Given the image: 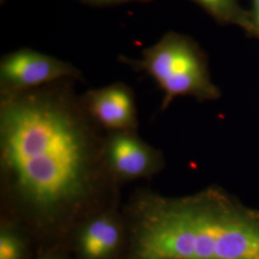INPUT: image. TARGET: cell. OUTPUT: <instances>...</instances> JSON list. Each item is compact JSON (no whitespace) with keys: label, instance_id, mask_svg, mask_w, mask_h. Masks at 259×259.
Instances as JSON below:
<instances>
[{"label":"cell","instance_id":"cell-10","mask_svg":"<svg viewBox=\"0 0 259 259\" xmlns=\"http://www.w3.org/2000/svg\"><path fill=\"white\" fill-rule=\"evenodd\" d=\"M34 259H74L66 247H55L38 251Z\"/></svg>","mask_w":259,"mask_h":259},{"label":"cell","instance_id":"cell-8","mask_svg":"<svg viewBox=\"0 0 259 259\" xmlns=\"http://www.w3.org/2000/svg\"><path fill=\"white\" fill-rule=\"evenodd\" d=\"M37 247L18 223L0 218V259H34Z\"/></svg>","mask_w":259,"mask_h":259},{"label":"cell","instance_id":"cell-4","mask_svg":"<svg viewBox=\"0 0 259 259\" xmlns=\"http://www.w3.org/2000/svg\"><path fill=\"white\" fill-rule=\"evenodd\" d=\"M103 154L110 174L121 187L150 181L166 164L164 154L141 139L139 131H106Z\"/></svg>","mask_w":259,"mask_h":259},{"label":"cell","instance_id":"cell-3","mask_svg":"<svg viewBox=\"0 0 259 259\" xmlns=\"http://www.w3.org/2000/svg\"><path fill=\"white\" fill-rule=\"evenodd\" d=\"M120 62L152 77L163 93L160 110L165 111L179 96H191L200 102L221 97L213 83L206 55L192 37L168 32L140 59L119 57Z\"/></svg>","mask_w":259,"mask_h":259},{"label":"cell","instance_id":"cell-5","mask_svg":"<svg viewBox=\"0 0 259 259\" xmlns=\"http://www.w3.org/2000/svg\"><path fill=\"white\" fill-rule=\"evenodd\" d=\"M71 79L83 81L76 66L30 48H21L2 56L0 60V95L26 92Z\"/></svg>","mask_w":259,"mask_h":259},{"label":"cell","instance_id":"cell-7","mask_svg":"<svg viewBox=\"0 0 259 259\" xmlns=\"http://www.w3.org/2000/svg\"><path fill=\"white\" fill-rule=\"evenodd\" d=\"M84 108L105 131H139L136 95L123 82L92 89L82 94Z\"/></svg>","mask_w":259,"mask_h":259},{"label":"cell","instance_id":"cell-12","mask_svg":"<svg viewBox=\"0 0 259 259\" xmlns=\"http://www.w3.org/2000/svg\"><path fill=\"white\" fill-rule=\"evenodd\" d=\"M251 3L250 19L254 28V37L259 38V0H250Z\"/></svg>","mask_w":259,"mask_h":259},{"label":"cell","instance_id":"cell-1","mask_svg":"<svg viewBox=\"0 0 259 259\" xmlns=\"http://www.w3.org/2000/svg\"><path fill=\"white\" fill-rule=\"evenodd\" d=\"M75 82L0 95V218L23 227L37 252L66 247L85 218L122 205L104 159L106 131Z\"/></svg>","mask_w":259,"mask_h":259},{"label":"cell","instance_id":"cell-6","mask_svg":"<svg viewBox=\"0 0 259 259\" xmlns=\"http://www.w3.org/2000/svg\"><path fill=\"white\" fill-rule=\"evenodd\" d=\"M128 245L121 205L85 218L70 233L66 248L74 259H127Z\"/></svg>","mask_w":259,"mask_h":259},{"label":"cell","instance_id":"cell-9","mask_svg":"<svg viewBox=\"0 0 259 259\" xmlns=\"http://www.w3.org/2000/svg\"><path fill=\"white\" fill-rule=\"evenodd\" d=\"M207 13L217 23L236 25L254 37L250 13L243 9L239 0H190Z\"/></svg>","mask_w":259,"mask_h":259},{"label":"cell","instance_id":"cell-11","mask_svg":"<svg viewBox=\"0 0 259 259\" xmlns=\"http://www.w3.org/2000/svg\"><path fill=\"white\" fill-rule=\"evenodd\" d=\"M84 4L96 6V7H107V6H116L132 2H149L151 0H79Z\"/></svg>","mask_w":259,"mask_h":259},{"label":"cell","instance_id":"cell-2","mask_svg":"<svg viewBox=\"0 0 259 259\" xmlns=\"http://www.w3.org/2000/svg\"><path fill=\"white\" fill-rule=\"evenodd\" d=\"M122 212L127 259H259V209L219 185L181 197L138 188Z\"/></svg>","mask_w":259,"mask_h":259}]
</instances>
